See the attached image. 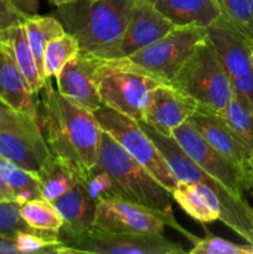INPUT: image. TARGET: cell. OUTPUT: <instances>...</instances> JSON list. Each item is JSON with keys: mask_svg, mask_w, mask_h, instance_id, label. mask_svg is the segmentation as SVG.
Here are the masks:
<instances>
[{"mask_svg": "<svg viewBox=\"0 0 253 254\" xmlns=\"http://www.w3.org/2000/svg\"><path fill=\"white\" fill-rule=\"evenodd\" d=\"M41 92L37 118L45 140L51 153L71 163L83 181L98 163L103 130L93 112L62 96L52 87L51 78Z\"/></svg>", "mask_w": 253, "mask_h": 254, "instance_id": "cell-1", "label": "cell"}, {"mask_svg": "<svg viewBox=\"0 0 253 254\" xmlns=\"http://www.w3.org/2000/svg\"><path fill=\"white\" fill-rule=\"evenodd\" d=\"M134 0H76L55 16L78 41L79 51L112 60L130 19Z\"/></svg>", "mask_w": 253, "mask_h": 254, "instance_id": "cell-2", "label": "cell"}, {"mask_svg": "<svg viewBox=\"0 0 253 254\" xmlns=\"http://www.w3.org/2000/svg\"><path fill=\"white\" fill-rule=\"evenodd\" d=\"M140 124L168 161L176 180L208 186L221 203V222L235 231L246 242L253 245V207L248 205L247 201L233 195L220 181L203 171L186 155L173 136L161 135L141 122Z\"/></svg>", "mask_w": 253, "mask_h": 254, "instance_id": "cell-3", "label": "cell"}, {"mask_svg": "<svg viewBox=\"0 0 253 254\" xmlns=\"http://www.w3.org/2000/svg\"><path fill=\"white\" fill-rule=\"evenodd\" d=\"M97 89L103 106L141 122L151 89L159 81L128 60H102L96 72Z\"/></svg>", "mask_w": 253, "mask_h": 254, "instance_id": "cell-4", "label": "cell"}, {"mask_svg": "<svg viewBox=\"0 0 253 254\" xmlns=\"http://www.w3.org/2000/svg\"><path fill=\"white\" fill-rule=\"evenodd\" d=\"M97 165L113 176L126 198L168 215H174L170 191L104 130L102 131Z\"/></svg>", "mask_w": 253, "mask_h": 254, "instance_id": "cell-5", "label": "cell"}, {"mask_svg": "<svg viewBox=\"0 0 253 254\" xmlns=\"http://www.w3.org/2000/svg\"><path fill=\"white\" fill-rule=\"evenodd\" d=\"M169 84L191 97L198 107L212 112L222 111L235 96L230 76L207 37Z\"/></svg>", "mask_w": 253, "mask_h": 254, "instance_id": "cell-6", "label": "cell"}, {"mask_svg": "<svg viewBox=\"0 0 253 254\" xmlns=\"http://www.w3.org/2000/svg\"><path fill=\"white\" fill-rule=\"evenodd\" d=\"M93 114L102 130L107 131L131 158L148 169L151 175L173 193L178 180L140 122L106 106L99 107Z\"/></svg>", "mask_w": 253, "mask_h": 254, "instance_id": "cell-7", "label": "cell"}, {"mask_svg": "<svg viewBox=\"0 0 253 254\" xmlns=\"http://www.w3.org/2000/svg\"><path fill=\"white\" fill-rule=\"evenodd\" d=\"M207 37L202 26H176L156 41L126 59L164 83H170L179 69Z\"/></svg>", "mask_w": 253, "mask_h": 254, "instance_id": "cell-8", "label": "cell"}, {"mask_svg": "<svg viewBox=\"0 0 253 254\" xmlns=\"http://www.w3.org/2000/svg\"><path fill=\"white\" fill-rule=\"evenodd\" d=\"M64 254H185L179 242L164 235L109 232L92 227L77 236L60 237Z\"/></svg>", "mask_w": 253, "mask_h": 254, "instance_id": "cell-9", "label": "cell"}, {"mask_svg": "<svg viewBox=\"0 0 253 254\" xmlns=\"http://www.w3.org/2000/svg\"><path fill=\"white\" fill-rule=\"evenodd\" d=\"M94 227L109 232L138 235H164L165 227H171L183 233L192 245L198 240V237L179 225L174 215H168L123 197L107 198L97 203Z\"/></svg>", "mask_w": 253, "mask_h": 254, "instance_id": "cell-10", "label": "cell"}, {"mask_svg": "<svg viewBox=\"0 0 253 254\" xmlns=\"http://www.w3.org/2000/svg\"><path fill=\"white\" fill-rule=\"evenodd\" d=\"M171 136L191 160L220 181L233 195L243 197L245 191L251 190V180L245 171L213 149L190 121L178 127Z\"/></svg>", "mask_w": 253, "mask_h": 254, "instance_id": "cell-11", "label": "cell"}, {"mask_svg": "<svg viewBox=\"0 0 253 254\" xmlns=\"http://www.w3.org/2000/svg\"><path fill=\"white\" fill-rule=\"evenodd\" d=\"M191 97L169 83L151 89L141 123L165 136L173 135L178 127L190 119L197 109Z\"/></svg>", "mask_w": 253, "mask_h": 254, "instance_id": "cell-12", "label": "cell"}, {"mask_svg": "<svg viewBox=\"0 0 253 254\" xmlns=\"http://www.w3.org/2000/svg\"><path fill=\"white\" fill-rule=\"evenodd\" d=\"M189 121L213 149L240 166L246 175L252 176L253 153L245 141L233 131L225 119L210 109L197 107Z\"/></svg>", "mask_w": 253, "mask_h": 254, "instance_id": "cell-13", "label": "cell"}, {"mask_svg": "<svg viewBox=\"0 0 253 254\" xmlns=\"http://www.w3.org/2000/svg\"><path fill=\"white\" fill-rule=\"evenodd\" d=\"M102 60L79 51L69 60L56 77L57 91L73 103L94 112L102 107L97 89L96 72Z\"/></svg>", "mask_w": 253, "mask_h": 254, "instance_id": "cell-14", "label": "cell"}, {"mask_svg": "<svg viewBox=\"0 0 253 254\" xmlns=\"http://www.w3.org/2000/svg\"><path fill=\"white\" fill-rule=\"evenodd\" d=\"M176 27L160 14L148 0H134L130 19L113 59L130 56L146 45L156 41Z\"/></svg>", "mask_w": 253, "mask_h": 254, "instance_id": "cell-15", "label": "cell"}, {"mask_svg": "<svg viewBox=\"0 0 253 254\" xmlns=\"http://www.w3.org/2000/svg\"><path fill=\"white\" fill-rule=\"evenodd\" d=\"M206 29L207 40L215 49L231 79L253 73V42L251 40L228 24L222 16Z\"/></svg>", "mask_w": 253, "mask_h": 254, "instance_id": "cell-16", "label": "cell"}, {"mask_svg": "<svg viewBox=\"0 0 253 254\" xmlns=\"http://www.w3.org/2000/svg\"><path fill=\"white\" fill-rule=\"evenodd\" d=\"M52 155L44 134L0 130V158L35 175Z\"/></svg>", "mask_w": 253, "mask_h": 254, "instance_id": "cell-17", "label": "cell"}, {"mask_svg": "<svg viewBox=\"0 0 253 254\" xmlns=\"http://www.w3.org/2000/svg\"><path fill=\"white\" fill-rule=\"evenodd\" d=\"M51 202L63 218L59 238L83 233L91 230L96 223L97 201L89 195L82 180L77 181L67 192Z\"/></svg>", "mask_w": 253, "mask_h": 254, "instance_id": "cell-18", "label": "cell"}, {"mask_svg": "<svg viewBox=\"0 0 253 254\" xmlns=\"http://www.w3.org/2000/svg\"><path fill=\"white\" fill-rule=\"evenodd\" d=\"M35 96L9 46L0 40V102L37 118Z\"/></svg>", "mask_w": 253, "mask_h": 254, "instance_id": "cell-19", "label": "cell"}, {"mask_svg": "<svg viewBox=\"0 0 253 254\" xmlns=\"http://www.w3.org/2000/svg\"><path fill=\"white\" fill-rule=\"evenodd\" d=\"M175 26L208 27L222 14L215 0H148Z\"/></svg>", "mask_w": 253, "mask_h": 254, "instance_id": "cell-20", "label": "cell"}, {"mask_svg": "<svg viewBox=\"0 0 253 254\" xmlns=\"http://www.w3.org/2000/svg\"><path fill=\"white\" fill-rule=\"evenodd\" d=\"M171 196L184 212L200 223L220 221L221 203L208 186L188 181H178V185Z\"/></svg>", "mask_w": 253, "mask_h": 254, "instance_id": "cell-21", "label": "cell"}, {"mask_svg": "<svg viewBox=\"0 0 253 254\" xmlns=\"http://www.w3.org/2000/svg\"><path fill=\"white\" fill-rule=\"evenodd\" d=\"M0 40L9 46L17 66L29 83L30 89L34 94H39L44 88L46 79L42 77L36 60L32 54L31 46L27 40L24 21L12 24L0 30Z\"/></svg>", "mask_w": 253, "mask_h": 254, "instance_id": "cell-22", "label": "cell"}, {"mask_svg": "<svg viewBox=\"0 0 253 254\" xmlns=\"http://www.w3.org/2000/svg\"><path fill=\"white\" fill-rule=\"evenodd\" d=\"M36 176L41 185L42 197L49 201L59 198L81 180L76 168L66 159L56 155L49 159Z\"/></svg>", "mask_w": 253, "mask_h": 254, "instance_id": "cell-23", "label": "cell"}, {"mask_svg": "<svg viewBox=\"0 0 253 254\" xmlns=\"http://www.w3.org/2000/svg\"><path fill=\"white\" fill-rule=\"evenodd\" d=\"M24 26L26 30L27 40L31 46L32 54L36 60L37 67L44 77L42 61L46 45L51 40L61 36L66 32L63 25L54 15H30L24 19ZM45 78V77H44Z\"/></svg>", "mask_w": 253, "mask_h": 254, "instance_id": "cell-24", "label": "cell"}, {"mask_svg": "<svg viewBox=\"0 0 253 254\" xmlns=\"http://www.w3.org/2000/svg\"><path fill=\"white\" fill-rule=\"evenodd\" d=\"M0 179L14 190L16 202L20 205L27 201L44 198L37 176L4 159L0 161Z\"/></svg>", "mask_w": 253, "mask_h": 254, "instance_id": "cell-25", "label": "cell"}, {"mask_svg": "<svg viewBox=\"0 0 253 254\" xmlns=\"http://www.w3.org/2000/svg\"><path fill=\"white\" fill-rule=\"evenodd\" d=\"M79 52L78 41L73 35L64 32L61 36L51 40L46 45L44 52V61H42V69H44L45 79H49L60 73L64 64L73 59Z\"/></svg>", "mask_w": 253, "mask_h": 254, "instance_id": "cell-26", "label": "cell"}, {"mask_svg": "<svg viewBox=\"0 0 253 254\" xmlns=\"http://www.w3.org/2000/svg\"><path fill=\"white\" fill-rule=\"evenodd\" d=\"M20 213L25 222L35 230L59 232L63 225V218L56 206L45 198L21 203Z\"/></svg>", "mask_w": 253, "mask_h": 254, "instance_id": "cell-27", "label": "cell"}, {"mask_svg": "<svg viewBox=\"0 0 253 254\" xmlns=\"http://www.w3.org/2000/svg\"><path fill=\"white\" fill-rule=\"evenodd\" d=\"M217 113L253 153V109L237 96H233L230 103Z\"/></svg>", "mask_w": 253, "mask_h": 254, "instance_id": "cell-28", "label": "cell"}, {"mask_svg": "<svg viewBox=\"0 0 253 254\" xmlns=\"http://www.w3.org/2000/svg\"><path fill=\"white\" fill-rule=\"evenodd\" d=\"M21 232L41 236L47 240H59V232L35 230L27 225L21 217L19 202H0V235L14 240L15 236Z\"/></svg>", "mask_w": 253, "mask_h": 254, "instance_id": "cell-29", "label": "cell"}, {"mask_svg": "<svg viewBox=\"0 0 253 254\" xmlns=\"http://www.w3.org/2000/svg\"><path fill=\"white\" fill-rule=\"evenodd\" d=\"M222 17L253 42V14L250 0H215Z\"/></svg>", "mask_w": 253, "mask_h": 254, "instance_id": "cell-30", "label": "cell"}, {"mask_svg": "<svg viewBox=\"0 0 253 254\" xmlns=\"http://www.w3.org/2000/svg\"><path fill=\"white\" fill-rule=\"evenodd\" d=\"M84 185H86L87 190H88L89 195L97 201L107 200V198H113V197H123L124 196L123 191L119 188L117 181L114 180L113 176L111 174L107 173L98 165L94 166L88 174H87L86 179L83 180Z\"/></svg>", "mask_w": 253, "mask_h": 254, "instance_id": "cell-31", "label": "cell"}, {"mask_svg": "<svg viewBox=\"0 0 253 254\" xmlns=\"http://www.w3.org/2000/svg\"><path fill=\"white\" fill-rule=\"evenodd\" d=\"M0 130L44 134L39 119L0 102Z\"/></svg>", "mask_w": 253, "mask_h": 254, "instance_id": "cell-32", "label": "cell"}, {"mask_svg": "<svg viewBox=\"0 0 253 254\" xmlns=\"http://www.w3.org/2000/svg\"><path fill=\"white\" fill-rule=\"evenodd\" d=\"M191 254H253V245H237L225 238L208 235L198 238L189 251Z\"/></svg>", "mask_w": 253, "mask_h": 254, "instance_id": "cell-33", "label": "cell"}, {"mask_svg": "<svg viewBox=\"0 0 253 254\" xmlns=\"http://www.w3.org/2000/svg\"><path fill=\"white\" fill-rule=\"evenodd\" d=\"M15 246L20 254H64L63 245L60 240H47L31 233H17L14 237Z\"/></svg>", "mask_w": 253, "mask_h": 254, "instance_id": "cell-34", "label": "cell"}, {"mask_svg": "<svg viewBox=\"0 0 253 254\" xmlns=\"http://www.w3.org/2000/svg\"><path fill=\"white\" fill-rule=\"evenodd\" d=\"M235 96L242 99L250 108L253 109V73L241 78L231 79Z\"/></svg>", "mask_w": 253, "mask_h": 254, "instance_id": "cell-35", "label": "cell"}, {"mask_svg": "<svg viewBox=\"0 0 253 254\" xmlns=\"http://www.w3.org/2000/svg\"><path fill=\"white\" fill-rule=\"evenodd\" d=\"M25 16L14 6L11 0H0V30L24 21Z\"/></svg>", "mask_w": 253, "mask_h": 254, "instance_id": "cell-36", "label": "cell"}, {"mask_svg": "<svg viewBox=\"0 0 253 254\" xmlns=\"http://www.w3.org/2000/svg\"><path fill=\"white\" fill-rule=\"evenodd\" d=\"M11 2L25 17L37 14L39 11V0H11Z\"/></svg>", "mask_w": 253, "mask_h": 254, "instance_id": "cell-37", "label": "cell"}, {"mask_svg": "<svg viewBox=\"0 0 253 254\" xmlns=\"http://www.w3.org/2000/svg\"><path fill=\"white\" fill-rule=\"evenodd\" d=\"M0 254H19L12 238L0 235Z\"/></svg>", "mask_w": 253, "mask_h": 254, "instance_id": "cell-38", "label": "cell"}, {"mask_svg": "<svg viewBox=\"0 0 253 254\" xmlns=\"http://www.w3.org/2000/svg\"><path fill=\"white\" fill-rule=\"evenodd\" d=\"M14 201H16L14 190L0 179V202H14Z\"/></svg>", "mask_w": 253, "mask_h": 254, "instance_id": "cell-39", "label": "cell"}, {"mask_svg": "<svg viewBox=\"0 0 253 254\" xmlns=\"http://www.w3.org/2000/svg\"><path fill=\"white\" fill-rule=\"evenodd\" d=\"M49 1L51 5L59 7V6H61V5L68 4V2H72V1H76V0H49Z\"/></svg>", "mask_w": 253, "mask_h": 254, "instance_id": "cell-40", "label": "cell"}, {"mask_svg": "<svg viewBox=\"0 0 253 254\" xmlns=\"http://www.w3.org/2000/svg\"><path fill=\"white\" fill-rule=\"evenodd\" d=\"M251 192L253 195V159H252V176H251Z\"/></svg>", "mask_w": 253, "mask_h": 254, "instance_id": "cell-41", "label": "cell"}, {"mask_svg": "<svg viewBox=\"0 0 253 254\" xmlns=\"http://www.w3.org/2000/svg\"><path fill=\"white\" fill-rule=\"evenodd\" d=\"M250 5H251V10H252V14H253V0H250Z\"/></svg>", "mask_w": 253, "mask_h": 254, "instance_id": "cell-42", "label": "cell"}, {"mask_svg": "<svg viewBox=\"0 0 253 254\" xmlns=\"http://www.w3.org/2000/svg\"><path fill=\"white\" fill-rule=\"evenodd\" d=\"M252 60H253V45H252Z\"/></svg>", "mask_w": 253, "mask_h": 254, "instance_id": "cell-43", "label": "cell"}, {"mask_svg": "<svg viewBox=\"0 0 253 254\" xmlns=\"http://www.w3.org/2000/svg\"><path fill=\"white\" fill-rule=\"evenodd\" d=\"M1 160H2V159H1V158H0V161H1Z\"/></svg>", "mask_w": 253, "mask_h": 254, "instance_id": "cell-44", "label": "cell"}]
</instances>
